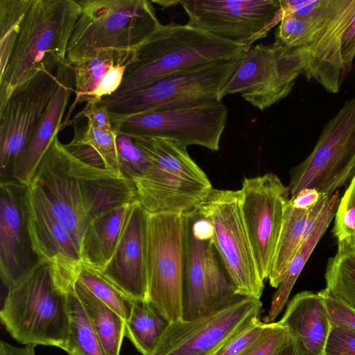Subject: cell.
<instances>
[{"label":"cell","instance_id":"obj_1","mask_svg":"<svg viewBox=\"0 0 355 355\" xmlns=\"http://www.w3.org/2000/svg\"><path fill=\"white\" fill-rule=\"evenodd\" d=\"M32 182L40 187L79 250L89 223L115 207L123 193V182L116 173L76 157L58 134Z\"/></svg>","mask_w":355,"mask_h":355},{"label":"cell","instance_id":"obj_2","mask_svg":"<svg viewBox=\"0 0 355 355\" xmlns=\"http://www.w3.org/2000/svg\"><path fill=\"white\" fill-rule=\"evenodd\" d=\"M71 282L51 262H37L4 299L0 318L10 336L23 345L63 349L69 337Z\"/></svg>","mask_w":355,"mask_h":355},{"label":"cell","instance_id":"obj_3","mask_svg":"<svg viewBox=\"0 0 355 355\" xmlns=\"http://www.w3.org/2000/svg\"><path fill=\"white\" fill-rule=\"evenodd\" d=\"M81 10L75 0H32L0 73V109L37 72L67 62L68 44Z\"/></svg>","mask_w":355,"mask_h":355},{"label":"cell","instance_id":"obj_4","mask_svg":"<svg viewBox=\"0 0 355 355\" xmlns=\"http://www.w3.org/2000/svg\"><path fill=\"white\" fill-rule=\"evenodd\" d=\"M130 137L148 160L144 174L132 179L146 211L187 215L196 211L213 188L187 147L159 137Z\"/></svg>","mask_w":355,"mask_h":355},{"label":"cell","instance_id":"obj_5","mask_svg":"<svg viewBox=\"0 0 355 355\" xmlns=\"http://www.w3.org/2000/svg\"><path fill=\"white\" fill-rule=\"evenodd\" d=\"M247 49L187 24L163 25L137 46L130 58L119 95L178 72L241 54Z\"/></svg>","mask_w":355,"mask_h":355},{"label":"cell","instance_id":"obj_6","mask_svg":"<svg viewBox=\"0 0 355 355\" xmlns=\"http://www.w3.org/2000/svg\"><path fill=\"white\" fill-rule=\"evenodd\" d=\"M81 14L67 47L74 67L105 49L134 51L162 24L147 0H80Z\"/></svg>","mask_w":355,"mask_h":355},{"label":"cell","instance_id":"obj_7","mask_svg":"<svg viewBox=\"0 0 355 355\" xmlns=\"http://www.w3.org/2000/svg\"><path fill=\"white\" fill-rule=\"evenodd\" d=\"M245 52L178 72L135 90L105 96L96 105L107 108L112 123L144 112L222 101L220 93Z\"/></svg>","mask_w":355,"mask_h":355},{"label":"cell","instance_id":"obj_8","mask_svg":"<svg viewBox=\"0 0 355 355\" xmlns=\"http://www.w3.org/2000/svg\"><path fill=\"white\" fill-rule=\"evenodd\" d=\"M187 216L148 214L146 300L169 322L182 319Z\"/></svg>","mask_w":355,"mask_h":355},{"label":"cell","instance_id":"obj_9","mask_svg":"<svg viewBox=\"0 0 355 355\" xmlns=\"http://www.w3.org/2000/svg\"><path fill=\"white\" fill-rule=\"evenodd\" d=\"M198 210L211 224L213 242L234 293L260 300L264 281L243 219L240 190L213 188Z\"/></svg>","mask_w":355,"mask_h":355},{"label":"cell","instance_id":"obj_10","mask_svg":"<svg viewBox=\"0 0 355 355\" xmlns=\"http://www.w3.org/2000/svg\"><path fill=\"white\" fill-rule=\"evenodd\" d=\"M355 173V96L324 126L309 155L291 168L290 198L305 188L331 196Z\"/></svg>","mask_w":355,"mask_h":355},{"label":"cell","instance_id":"obj_11","mask_svg":"<svg viewBox=\"0 0 355 355\" xmlns=\"http://www.w3.org/2000/svg\"><path fill=\"white\" fill-rule=\"evenodd\" d=\"M187 257L182 319L214 311L237 296L213 242L211 223L197 209L187 214Z\"/></svg>","mask_w":355,"mask_h":355},{"label":"cell","instance_id":"obj_12","mask_svg":"<svg viewBox=\"0 0 355 355\" xmlns=\"http://www.w3.org/2000/svg\"><path fill=\"white\" fill-rule=\"evenodd\" d=\"M227 109L222 101L175 110L152 111L112 122L116 133L159 137L182 146L219 149Z\"/></svg>","mask_w":355,"mask_h":355},{"label":"cell","instance_id":"obj_13","mask_svg":"<svg viewBox=\"0 0 355 355\" xmlns=\"http://www.w3.org/2000/svg\"><path fill=\"white\" fill-rule=\"evenodd\" d=\"M180 3L187 25L247 50L267 36L282 18L279 0H189Z\"/></svg>","mask_w":355,"mask_h":355},{"label":"cell","instance_id":"obj_14","mask_svg":"<svg viewBox=\"0 0 355 355\" xmlns=\"http://www.w3.org/2000/svg\"><path fill=\"white\" fill-rule=\"evenodd\" d=\"M302 73L300 58L276 43L248 49L241 63L220 93V98L239 93L263 111L291 92Z\"/></svg>","mask_w":355,"mask_h":355},{"label":"cell","instance_id":"obj_15","mask_svg":"<svg viewBox=\"0 0 355 355\" xmlns=\"http://www.w3.org/2000/svg\"><path fill=\"white\" fill-rule=\"evenodd\" d=\"M67 61L42 70L19 86L0 109L1 175L12 166L29 141L53 99Z\"/></svg>","mask_w":355,"mask_h":355},{"label":"cell","instance_id":"obj_16","mask_svg":"<svg viewBox=\"0 0 355 355\" xmlns=\"http://www.w3.org/2000/svg\"><path fill=\"white\" fill-rule=\"evenodd\" d=\"M261 308L260 300L239 295L204 315L169 322L149 355H211Z\"/></svg>","mask_w":355,"mask_h":355},{"label":"cell","instance_id":"obj_17","mask_svg":"<svg viewBox=\"0 0 355 355\" xmlns=\"http://www.w3.org/2000/svg\"><path fill=\"white\" fill-rule=\"evenodd\" d=\"M241 202L243 216L259 275L268 279L290 192L272 173L245 178Z\"/></svg>","mask_w":355,"mask_h":355},{"label":"cell","instance_id":"obj_18","mask_svg":"<svg viewBox=\"0 0 355 355\" xmlns=\"http://www.w3.org/2000/svg\"><path fill=\"white\" fill-rule=\"evenodd\" d=\"M295 54L307 80H314L327 92L337 94L355 58V0H344L334 18Z\"/></svg>","mask_w":355,"mask_h":355},{"label":"cell","instance_id":"obj_19","mask_svg":"<svg viewBox=\"0 0 355 355\" xmlns=\"http://www.w3.org/2000/svg\"><path fill=\"white\" fill-rule=\"evenodd\" d=\"M0 188V275L9 289L40 260L28 231L27 186L6 179Z\"/></svg>","mask_w":355,"mask_h":355},{"label":"cell","instance_id":"obj_20","mask_svg":"<svg viewBox=\"0 0 355 355\" xmlns=\"http://www.w3.org/2000/svg\"><path fill=\"white\" fill-rule=\"evenodd\" d=\"M147 217L139 201H133L114 254L100 272L135 301L146 300Z\"/></svg>","mask_w":355,"mask_h":355},{"label":"cell","instance_id":"obj_21","mask_svg":"<svg viewBox=\"0 0 355 355\" xmlns=\"http://www.w3.org/2000/svg\"><path fill=\"white\" fill-rule=\"evenodd\" d=\"M27 220L33 249L40 260L64 259L82 262L80 252L70 233L35 183L26 188Z\"/></svg>","mask_w":355,"mask_h":355},{"label":"cell","instance_id":"obj_22","mask_svg":"<svg viewBox=\"0 0 355 355\" xmlns=\"http://www.w3.org/2000/svg\"><path fill=\"white\" fill-rule=\"evenodd\" d=\"M279 322L287 329L302 355H325L331 324L319 292L297 293Z\"/></svg>","mask_w":355,"mask_h":355},{"label":"cell","instance_id":"obj_23","mask_svg":"<svg viewBox=\"0 0 355 355\" xmlns=\"http://www.w3.org/2000/svg\"><path fill=\"white\" fill-rule=\"evenodd\" d=\"M73 69L68 65L45 114L37 125L23 152L12 166V179L26 186L32 183L53 137L62 127V119L73 90Z\"/></svg>","mask_w":355,"mask_h":355},{"label":"cell","instance_id":"obj_24","mask_svg":"<svg viewBox=\"0 0 355 355\" xmlns=\"http://www.w3.org/2000/svg\"><path fill=\"white\" fill-rule=\"evenodd\" d=\"M331 196L324 195L310 209H301L287 202L282 227L270 271L268 277L270 285L278 288L283 281L290 263L304 239L311 231L317 218Z\"/></svg>","mask_w":355,"mask_h":355},{"label":"cell","instance_id":"obj_25","mask_svg":"<svg viewBox=\"0 0 355 355\" xmlns=\"http://www.w3.org/2000/svg\"><path fill=\"white\" fill-rule=\"evenodd\" d=\"M132 203L113 208L89 223L80 249L85 265L98 272L103 270L119 243Z\"/></svg>","mask_w":355,"mask_h":355},{"label":"cell","instance_id":"obj_26","mask_svg":"<svg viewBox=\"0 0 355 355\" xmlns=\"http://www.w3.org/2000/svg\"><path fill=\"white\" fill-rule=\"evenodd\" d=\"M340 199V193L337 191L331 196L311 231L302 241L290 263L283 281L272 298L270 306L263 319V322H274L284 308L299 275L334 218Z\"/></svg>","mask_w":355,"mask_h":355},{"label":"cell","instance_id":"obj_27","mask_svg":"<svg viewBox=\"0 0 355 355\" xmlns=\"http://www.w3.org/2000/svg\"><path fill=\"white\" fill-rule=\"evenodd\" d=\"M77 263L71 267L73 288L107 354L120 355L125 320L75 279L73 266Z\"/></svg>","mask_w":355,"mask_h":355},{"label":"cell","instance_id":"obj_28","mask_svg":"<svg viewBox=\"0 0 355 355\" xmlns=\"http://www.w3.org/2000/svg\"><path fill=\"white\" fill-rule=\"evenodd\" d=\"M168 323L150 302L135 301L130 317L125 321V337L140 354L149 355Z\"/></svg>","mask_w":355,"mask_h":355},{"label":"cell","instance_id":"obj_29","mask_svg":"<svg viewBox=\"0 0 355 355\" xmlns=\"http://www.w3.org/2000/svg\"><path fill=\"white\" fill-rule=\"evenodd\" d=\"M134 51L102 49L97 52L94 58L72 67L75 99L69 109L67 120L77 104L87 103L89 97L98 87L110 68L121 60L130 58Z\"/></svg>","mask_w":355,"mask_h":355},{"label":"cell","instance_id":"obj_30","mask_svg":"<svg viewBox=\"0 0 355 355\" xmlns=\"http://www.w3.org/2000/svg\"><path fill=\"white\" fill-rule=\"evenodd\" d=\"M68 292L69 337L63 349L69 355H107L100 342L73 286Z\"/></svg>","mask_w":355,"mask_h":355},{"label":"cell","instance_id":"obj_31","mask_svg":"<svg viewBox=\"0 0 355 355\" xmlns=\"http://www.w3.org/2000/svg\"><path fill=\"white\" fill-rule=\"evenodd\" d=\"M73 276L125 321L129 318L135 300L119 291L100 272L80 262L73 266Z\"/></svg>","mask_w":355,"mask_h":355},{"label":"cell","instance_id":"obj_32","mask_svg":"<svg viewBox=\"0 0 355 355\" xmlns=\"http://www.w3.org/2000/svg\"><path fill=\"white\" fill-rule=\"evenodd\" d=\"M325 291L355 310V252H340L328 259Z\"/></svg>","mask_w":355,"mask_h":355},{"label":"cell","instance_id":"obj_33","mask_svg":"<svg viewBox=\"0 0 355 355\" xmlns=\"http://www.w3.org/2000/svg\"><path fill=\"white\" fill-rule=\"evenodd\" d=\"M74 127L72 141L87 146L101 159L105 168L123 176L119 167L115 130H102L87 123L84 127Z\"/></svg>","mask_w":355,"mask_h":355},{"label":"cell","instance_id":"obj_34","mask_svg":"<svg viewBox=\"0 0 355 355\" xmlns=\"http://www.w3.org/2000/svg\"><path fill=\"white\" fill-rule=\"evenodd\" d=\"M32 0H0V73L6 68Z\"/></svg>","mask_w":355,"mask_h":355},{"label":"cell","instance_id":"obj_35","mask_svg":"<svg viewBox=\"0 0 355 355\" xmlns=\"http://www.w3.org/2000/svg\"><path fill=\"white\" fill-rule=\"evenodd\" d=\"M332 233L337 242V252H355V173L340 199Z\"/></svg>","mask_w":355,"mask_h":355},{"label":"cell","instance_id":"obj_36","mask_svg":"<svg viewBox=\"0 0 355 355\" xmlns=\"http://www.w3.org/2000/svg\"><path fill=\"white\" fill-rule=\"evenodd\" d=\"M344 0H279L282 9L321 31L336 15Z\"/></svg>","mask_w":355,"mask_h":355},{"label":"cell","instance_id":"obj_37","mask_svg":"<svg viewBox=\"0 0 355 355\" xmlns=\"http://www.w3.org/2000/svg\"><path fill=\"white\" fill-rule=\"evenodd\" d=\"M282 13L275 42L297 53L306 47L319 31L287 10L282 9Z\"/></svg>","mask_w":355,"mask_h":355},{"label":"cell","instance_id":"obj_38","mask_svg":"<svg viewBox=\"0 0 355 355\" xmlns=\"http://www.w3.org/2000/svg\"><path fill=\"white\" fill-rule=\"evenodd\" d=\"M116 142L121 175L132 180L143 175L148 166L144 153L126 135L116 133Z\"/></svg>","mask_w":355,"mask_h":355},{"label":"cell","instance_id":"obj_39","mask_svg":"<svg viewBox=\"0 0 355 355\" xmlns=\"http://www.w3.org/2000/svg\"><path fill=\"white\" fill-rule=\"evenodd\" d=\"M289 336L278 322L268 323L257 338L240 355H276Z\"/></svg>","mask_w":355,"mask_h":355},{"label":"cell","instance_id":"obj_40","mask_svg":"<svg viewBox=\"0 0 355 355\" xmlns=\"http://www.w3.org/2000/svg\"><path fill=\"white\" fill-rule=\"evenodd\" d=\"M268 323L259 317L250 320L231 336L211 355H240L261 334Z\"/></svg>","mask_w":355,"mask_h":355},{"label":"cell","instance_id":"obj_41","mask_svg":"<svg viewBox=\"0 0 355 355\" xmlns=\"http://www.w3.org/2000/svg\"><path fill=\"white\" fill-rule=\"evenodd\" d=\"M131 57L116 63L110 68L98 87L89 97L85 107L95 106L101 98L113 94L119 89Z\"/></svg>","mask_w":355,"mask_h":355},{"label":"cell","instance_id":"obj_42","mask_svg":"<svg viewBox=\"0 0 355 355\" xmlns=\"http://www.w3.org/2000/svg\"><path fill=\"white\" fill-rule=\"evenodd\" d=\"M319 293L324 299L331 327L355 332V310L331 296L324 288Z\"/></svg>","mask_w":355,"mask_h":355},{"label":"cell","instance_id":"obj_43","mask_svg":"<svg viewBox=\"0 0 355 355\" xmlns=\"http://www.w3.org/2000/svg\"><path fill=\"white\" fill-rule=\"evenodd\" d=\"M325 355H355V332L331 327Z\"/></svg>","mask_w":355,"mask_h":355},{"label":"cell","instance_id":"obj_44","mask_svg":"<svg viewBox=\"0 0 355 355\" xmlns=\"http://www.w3.org/2000/svg\"><path fill=\"white\" fill-rule=\"evenodd\" d=\"M85 117L87 123L96 128L105 130H114L111 123L109 112L106 107L95 105L92 107H85L84 109L76 115L75 119Z\"/></svg>","mask_w":355,"mask_h":355},{"label":"cell","instance_id":"obj_45","mask_svg":"<svg viewBox=\"0 0 355 355\" xmlns=\"http://www.w3.org/2000/svg\"><path fill=\"white\" fill-rule=\"evenodd\" d=\"M325 194L316 189L305 188L300 190L295 196L290 198L291 203L295 207L310 209L315 206Z\"/></svg>","mask_w":355,"mask_h":355},{"label":"cell","instance_id":"obj_46","mask_svg":"<svg viewBox=\"0 0 355 355\" xmlns=\"http://www.w3.org/2000/svg\"><path fill=\"white\" fill-rule=\"evenodd\" d=\"M35 346H15L6 341L0 342V355H36Z\"/></svg>","mask_w":355,"mask_h":355},{"label":"cell","instance_id":"obj_47","mask_svg":"<svg viewBox=\"0 0 355 355\" xmlns=\"http://www.w3.org/2000/svg\"><path fill=\"white\" fill-rule=\"evenodd\" d=\"M276 355H302L293 339L289 335L288 339Z\"/></svg>","mask_w":355,"mask_h":355}]
</instances>
